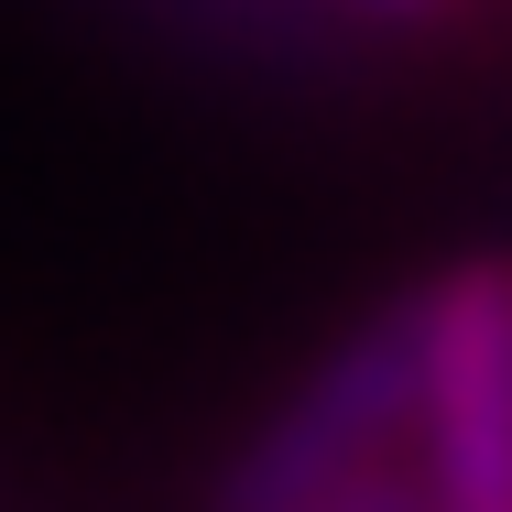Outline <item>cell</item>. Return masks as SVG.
<instances>
[{
  "label": "cell",
  "instance_id": "cell-1",
  "mask_svg": "<svg viewBox=\"0 0 512 512\" xmlns=\"http://www.w3.org/2000/svg\"><path fill=\"white\" fill-rule=\"evenodd\" d=\"M393 316L425 512H512V251L447 262Z\"/></svg>",
  "mask_w": 512,
  "mask_h": 512
},
{
  "label": "cell",
  "instance_id": "cell-2",
  "mask_svg": "<svg viewBox=\"0 0 512 512\" xmlns=\"http://www.w3.org/2000/svg\"><path fill=\"white\" fill-rule=\"evenodd\" d=\"M414 469V393H404V316H371L338 360H316L284 414L240 447L229 512H327L371 480Z\"/></svg>",
  "mask_w": 512,
  "mask_h": 512
},
{
  "label": "cell",
  "instance_id": "cell-3",
  "mask_svg": "<svg viewBox=\"0 0 512 512\" xmlns=\"http://www.w3.org/2000/svg\"><path fill=\"white\" fill-rule=\"evenodd\" d=\"M349 22H371V33H447L469 0H338Z\"/></svg>",
  "mask_w": 512,
  "mask_h": 512
}]
</instances>
